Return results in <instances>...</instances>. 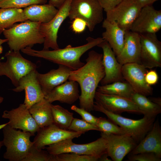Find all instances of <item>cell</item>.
Instances as JSON below:
<instances>
[{"instance_id": "44", "label": "cell", "mask_w": 161, "mask_h": 161, "mask_svg": "<svg viewBox=\"0 0 161 161\" xmlns=\"http://www.w3.org/2000/svg\"><path fill=\"white\" fill-rule=\"evenodd\" d=\"M108 156L107 154L106 153L102 155L99 158V161H111V159L108 158Z\"/></svg>"}, {"instance_id": "28", "label": "cell", "mask_w": 161, "mask_h": 161, "mask_svg": "<svg viewBox=\"0 0 161 161\" xmlns=\"http://www.w3.org/2000/svg\"><path fill=\"white\" fill-rule=\"evenodd\" d=\"M96 91L104 94L120 96L130 99L132 95L135 92L131 85L124 80L98 86Z\"/></svg>"}, {"instance_id": "1", "label": "cell", "mask_w": 161, "mask_h": 161, "mask_svg": "<svg viewBox=\"0 0 161 161\" xmlns=\"http://www.w3.org/2000/svg\"><path fill=\"white\" fill-rule=\"evenodd\" d=\"M102 57V54L90 51L86 64L77 70L71 71L68 80L76 82L80 86V107L89 112L94 110L95 93L105 75Z\"/></svg>"}, {"instance_id": "29", "label": "cell", "mask_w": 161, "mask_h": 161, "mask_svg": "<svg viewBox=\"0 0 161 161\" xmlns=\"http://www.w3.org/2000/svg\"><path fill=\"white\" fill-rule=\"evenodd\" d=\"M131 99L142 112L144 116L156 117L161 113V106L154 103L145 95L134 92Z\"/></svg>"}, {"instance_id": "24", "label": "cell", "mask_w": 161, "mask_h": 161, "mask_svg": "<svg viewBox=\"0 0 161 161\" xmlns=\"http://www.w3.org/2000/svg\"><path fill=\"white\" fill-rule=\"evenodd\" d=\"M102 27L105 31L102 33V38L111 47L116 57L120 53L123 47L125 31L114 22L105 19L103 21Z\"/></svg>"}, {"instance_id": "42", "label": "cell", "mask_w": 161, "mask_h": 161, "mask_svg": "<svg viewBox=\"0 0 161 161\" xmlns=\"http://www.w3.org/2000/svg\"><path fill=\"white\" fill-rule=\"evenodd\" d=\"M66 1V0H49L48 4L58 9Z\"/></svg>"}, {"instance_id": "17", "label": "cell", "mask_w": 161, "mask_h": 161, "mask_svg": "<svg viewBox=\"0 0 161 161\" xmlns=\"http://www.w3.org/2000/svg\"><path fill=\"white\" fill-rule=\"evenodd\" d=\"M95 99L105 109L115 114H119L127 112L143 114L136 104L129 98L96 91Z\"/></svg>"}, {"instance_id": "41", "label": "cell", "mask_w": 161, "mask_h": 161, "mask_svg": "<svg viewBox=\"0 0 161 161\" xmlns=\"http://www.w3.org/2000/svg\"><path fill=\"white\" fill-rule=\"evenodd\" d=\"M138 4L142 7L152 5L155 1L159 0H135Z\"/></svg>"}, {"instance_id": "35", "label": "cell", "mask_w": 161, "mask_h": 161, "mask_svg": "<svg viewBox=\"0 0 161 161\" xmlns=\"http://www.w3.org/2000/svg\"><path fill=\"white\" fill-rule=\"evenodd\" d=\"M68 130L84 133L90 130L99 131V129L97 126L89 123L83 119L74 118L72 120Z\"/></svg>"}, {"instance_id": "5", "label": "cell", "mask_w": 161, "mask_h": 161, "mask_svg": "<svg viewBox=\"0 0 161 161\" xmlns=\"http://www.w3.org/2000/svg\"><path fill=\"white\" fill-rule=\"evenodd\" d=\"M93 109L105 114L109 119L125 131L137 144L151 130L156 117L144 116L143 118L137 120L126 118L108 111L96 101L94 102Z\"/></svg>"}, {"instance_id": "43", "label": "cell", "mask_w": 161, "mask_h": 161, "mask_svg": "<svg viewBox=\"0 0 161 161\" xmlns=\"http://www.w3.org/2000/svg\"><path fill=\"white\" fill-rule=\"evenodd\" d=\"M154 103L161 106V99L160 97H151L149 98Z\"/></svg>"}, {"instance_id": "13", "label": "cell", "mask_w": 161, "mask_h": 161, "mask_svg": "<svg viewBox=\"0 0 161 161\" xmlns=\"http://www.w3.org/2000/svg\"><path fill=\"white\" fill-rule=\"evenodd\" d=\"M147 68L137 63H131L122 65V73L124 80L131 86L135 92L146 96L151 95L153 89L145 80Z\"/></svg>"}, {"instance_id": "47", "label": "cell", "mask_w": 161, "mask_h": 161, "mask_svg": "<svg viewBox=\"0 0 161 161\" xmlns=\"http://www.w3.org/2000/svg\"><path fill=\"white\" fill-rule=\"evenodd\" d=\"M3 145V143L2 141H0V150L1 147Z\"/></svg>"}, {"instance_id": "30", "label": "cell", "mask_w": 161, "mask_h": 161, "mask_svg": "<svg viewBox=\"0 0 161 161\" xmlns=\"http://www.w3.org/2000/svg\"><path fill=\"white\" fill-rule=\"evenodd\" d=\"M53 123L60 128L68 130L74 118L73 113L59 105L51 104Z\"/></svg>"}, {"instance_id": "45", "label": "cell", "mask_w": 161, "mask_h": 161, "mask_svg": "<svg viewBox=\"0 0 161 161\" xmlns=\"http://www.w3.org/2000/svg\"><path fill=\"white\" fill-rule=\"evenodd\" d=\"M7 40L5 38V39H2L0 38V54H1L3 51V47L2 45L3 43L7 42ZM1 62L0 61V63Z\"/></svg>"}, {"instance_id": "40", "label": "cell", "mask_w": 161, "mask_h": 161, "mask_svg": "<svg viewBox=\"0 0 161 161\" xmlns=\"http://www.w3.org/2000/svg\"><path fill=\"white\" fill-rule=\"evenodd\" d=\"M145 80L147 83L151 86L156 84L158 81L159 77L155 70L148 71L145 75Z\"/></svg>"}, {"instance_id": "22", "label": "cell", "mask_w": 161, "mask_h": 161, "mask_svg": "<svg viewBox=\"0 0 161 161\" xmlns=\"http://www.w3.org/2000/svg\"><path fill=\"white\" fill-rule=\"evenodd\" d=\"M78 84L68 80L56 87L44 96V98L51 103L56 101L69 104L75 102L79 96Z\"/></svg>"}, {"instance_id": "8", "label": "cell", "mask_w": 161, "mask_h": 161, "mask_svg": "<svg viewBox=\"0 0 161 161\" xmlns=\"http://www.w3.org/2000/svg\"><path fill=\"white\" fill-rule=\"evenodd\" d=\"M103 10L98 0H72L68 17L71 21L76 18L82 19L92 32L103 21Z\"/></svg>"}, {"instance_id": "12", "label": "cell", "mask_w": 161, "mask_h": 161, "mask_svg": "<svg viewBox=\"0 0 161 161\" xmlns=\"http://www.w3.org/2000/svg\"><path fill=\"white\" fill-rule=\"evenodd\" d=\"M37 132L33 142L34 147L39 150L45 148L47 145L67 139L77 138L84 133L63 129L54 123L40 128Z\"/></svg>"}, {"instance_id": "18", "label": "cell", "mask_w": 161, "mask_h": 161, "mask_svg": "<svg viewBox=\"0 0 161 161\" xmlns=\"http://www.w3.org/2000/svg\"><path fill=\"white\" fill-rule=\"evenodd\" d=\"M97 46L101 48L103 51L102 63L105 75L100 82L101 85L124 81L121 71L122 65L117 61L108 43L104 40Z\"/></svg>"}, {"instance_id": "31", "label": "cell", "mask_w": 161, "mask_h": 161, "mask_svg": "<svg viewBox=\"0 0 161 161\" xmlns=\"http://www.w3.org/2000/svg\"><path fill=\"white\" fill-rule=\"evenodd\" d=\"M97 126L99 131L107 134H128L123 129L114 123L104 117H98Z\"/></svg>"}, {"instance_id": "9", "label": "cell", "mask_w": 161, "mask_h": 161, "mask_svg": "<svg viewBox=\"0 0 161 161\" xmlns=\"http://www.w3.org/2000/svg\"><path fill=\"white\" fill-rule=\"evenodd\" d=\"M142 8L135 0H122L113 9L106 12L105 19L114 22L124 31H129Z\"/></svg>"}, {"instance_id": "6", "label": "cell", "mask_w": 161, "mask_h": 161, "mask_svg": "<svg viewBox=\"0 0 161 161\" xmlns=\"http://www.w3.org/2000/svg\"><path fill=\"white\" fill-rule=\"evenodd\" d=\"M71 138L62 140L45 147L51 154L56 155L62 153H73L97 157L99 158L106 153V140L101 136L96 140L84 144H77Z\"/></svg>"}, {"instance_id": "34", "label": "cell", "mask_w": 161, "mask_h": 161, "mask_svg": "<svg viewBox=\"0 0 161 161\" xmlns=\"http://www.w3.org/2000/svg\"><path fill=\"white\" fill-rule=\"evenodd\" d=\"M23 161H54V155L47 150H38L33 145Z\"/></svg>"}, {"instance_id": "27", "label": "cell", "mask_w": 161, "mask_h": 161, "mask_svg": "<svg viewBox=\"0 0 161 161\" xmlns=\"http://www.w3.org/2000/svg\"><path fill=\"white\" fill-rule=\"evenodd\" d=\"M27 20L21 8H7L0 9V34L16 23Z\"/></svg>"}, {"instance_id": "16", "label": "cell", "mask_w": 161, "mask_h": 161, "mask_svg": "<svg viewBox=\"0 0 161 161\" xmlns=\"http://www.w3.org/2000/svg\"><path fill=\"white\" fill-rule=\"evenodd\" d=\"M2 117L9 120L6 124L11 127L29 132L33 136L40 128L24 103L10 111H4Z\"/></svg>"}, {"instance_id": "2", "label": "cell", "mask_w": 161, "mask_h": 161, "mask_svg": "<svg viewBox=\"0 0 161 161\" xmlns=\"http://www.w3.org/2000/svg\"><path fill=\"white\" fill-rule=\"evenodd\" d=\"M104 40L102 37L96 38L89 37L86 39L87 43L81 46L72 47L67 45L63 49L52 50H38L27 47L21 50L22 52L28 55L40 58L58 65L68 67L72 70H77L85 63L80 60L81 56L86 52L97 46Z\"/></svg>"}, {"instance_id": "19", "label": "cell", "mask_w": 161, "mask_h": 161, "mask_svg": "<svg viewBox=\"0 0 161 161\" xmlns=\"http://www.w3.org/2000/svg\"><path fill=\"white\" fill-rule=\"evenodd\" d=\"M37 72L36 70H32L23 77L19 80L18 86L12 89L16 92L24 91V103L28 109L44 97L37 78Z\"/></svg>"}, {"instance_id": "10", "label": "cell", "mask_w": 161, "mask_h": 161, "mask_svg": "<svg viewBox=\"0 0 161 161\" xmlns=\"http://www.w3.org/2000/svg\"><path fill=\"white\" fill-rule=\"evenodd\" d=\"M72 0H66L58 9L55 16L49 22L41 23L40 31L44 38L43 50L59 48L57 43L58 33L64 21L68 17Z\"/></svg>"}, {"instance_id": "7", "label": "cell", "mask_w": 161, "mask_h": 161, "mask_svg": "<svg viewBox=\"0 0 161 161\" xmlns=\"http://www.w3.org/2000/svg\"><path fill=\"white\" fill-rule=\"evenodd\" d=\"M6 61L0 63V76L9 78L16 87L20 79L31 71L36 70V64L22 56L20 51L9 50L5 54Z\"/></svg>"}, {"instance_id": "39", "label": "cell", "mask_w": 161, "mask_h": 161, "mask_svg": "<svg viewBox=\"0 0 161 161\" xmlns=\"http://www.w3.org/2000/svg\"><path fill=\"white\" fill-rule=\"evenodd\" d=\"M122 0H98L103 10L108 12L117 5Z\"/></svg>"}, {"instance_id": "36", "label": "cell", "mask_w": 161, "mask_h": 161, "mask_svg": "<svg viewBox=\"0 0 161 161\" xmlns=\"http://www.w3.org/2000/svg\"><path fill=\"white\" fill-rule=\"evenodd\" d=\"M129 161H161V158L154 153L144 152L135 154H129Z\"/></svg>"}, {"instance_id": "11", "label": "cell", "mask_w": 161, "mask_h": 161, "mask_svg": "<svg viewBox=\"0 0 161 161\" xmlns=\"http://www.w3.org/2000/svg\"><path fill=\"white\" fill-rule=\"evenodd\" d=\"M140 64L146 68L161 67V42L156 33L140 34Z\"/></svg>"}, {"instance_id": "46", "label": "cell", "mask_w": 161, "mask_h": 161, "mask_svg": "<svg viewBox=\"0 0 161 161\" xmlns=\"http://www.w3.org/2000/svg\"><path fill=\"white\" fill-rule=\"evenodd\" d=\"M4 99V98L3 97H0V104L3 102Z\"/></svg>"}, {"instance_id": "48", "label": "cell", "mask_w": 161, "mask_h": 161, "mask_svg": "<svg viewBox=\"0 0 161 161\" xmlns=\"http://www.w3.org/2000/svg\"><path fill=\"white\" fill-rule=\"evenodd\" d=\"M3 0H0V2L1 1H3Z\"/></svg>"}, {"instance_id": "26", "label": "cell", "mask_w": 161, "mask_h": 161, "mask_svg": "<svg viewBox=\"0 0 161 161\" xmlns=\"http://www.w3.org/2000/svg\"><path fill=\"white\" fill-rule=\"evenodd\" d=\"M51 104L44 98L29 109L30 114L40 128L53 123Z\"/></svg>"}, {"instance_id": "4", "label": "cell", "mask_w": 161, "mask_h": 161, "mask_svg": "<svg viewBox=\"0 0 161 161\" xmlns=\"http://www.w3.org/2000/svg\"><path fill=\"white\" fill-rule=\"evenodd\" d=\"M2 129L3 145L6 148L4 158L9 161H23L33 145L29 132L17 130L6 123Z\"/></svg>"}, {"instance_id": "32", "label": "cell", "mask_w": 161, "mask_h": 161, "mask_svg": "<svg viewBox=\"0 0 161 161\" xmlns=\"http://www.w3.org/2000/svg\"><path fill=\"white\" fill-rule=\"evenodd\" d=\"M47 0H4L0 2V9L7 8H21L35 4H45Z\"/></svg>"}, {"instance_id": "20", "label": "cell", "mask_w": 161, "mask_h": 161, "mask_svg": "<svg viewBox=\"0 0 161 161\" xmlns=\"http://www.w3.org/2000/svg\"><path fill=\"white\" fill-rule=\"evenodd\" d=\"M140 40L139 34L131 30L125 32L123 49L116 57L122 65L131 63L140 64Z\"/></svg>"}, {"instance_id": "25", "label": "cell", "mask_w": 161, "mask_h": 161, "mask_svg": "<svg viewBox=\"0 0 161 161\" xmlns=\"http://www.w3.org/2000/svg\"><path fill=\"white\" fill-rule=\"evenodd\" d=\"M23 11L27 20L42 23L50 21L56 14L58 9L45 4L31 5L24 8Z\"/></svg>"}, {"instance_id": "37", "label": "cell", "mask_w": 161, "mask_h": 161, "mask_svg": "<svg viewBox=\"0 0 161 161\" xmlns=\"http://www.w3.org/2000/svg\"><path fill=\"white\" fill-rule=\"evenodd\" d=\"M71 109L79 114L84 120L96 126L98 117L93 116L90 112L82 108L78 107L75 105L72 106Z\"/></svg>"}, {"instance_id": "23", "label": "cell", "mask_w": 161, "mask_h": 161, "mask_svg": "<svg viewBox=\"0 0 161 161\" xmlns=\"http://www.w3.org/2000/svg\"><path fill=\"white\" fill-rule=\"evenodd\" d=\"M71 71L67 67L59 65L58 69H52L45 74L37 71V78L44 96L55 87L67 81Z\"/></svg>"}, {"instance_id": "15", "label": "cell", "mask_w": 161, "mask_h": 161, "mask_svg": "<svg viewBox=\"0 0 161 161\" xmlns=\"http://www.w3.org/2000/svg\"><path fill=\"white\" fill-rule=\"evenodd\" d=\"M161 28V10L152 5L142 7L130 30L139 34L156 33Z\"/></svg>"}, {"instance_id": "3", "label": "cell", "mask_w": 161, "mask_h": 161, "mask_svg": "<svg viewBox=\"0 0 161 161\" xmlns=\"http://www.w3.org/2000/svg\"><path fill=\"white\" fill-rule=\"evenodd\" d=\"M41 23L29 20L15 24L3 32L10 49L20 51L35 44H43L44 38L40 31Z\"/></svg>"}, {"instance_id": "38", "label": "cell", "mask_w": 161, "mask_h": 161, "mask_svg": "<svg viewBox=\"0 0 161 161\" xmlns=\"http://www.w3.org/2000/svg\"><path fill=\"white\" fill-rule=\"evenodd\" d=\"M71 28L74 32L76 33H80L83 32L87 27L86 22L83 19L76 18L72 21Z\"/></svg>"}, {"instance_id": "14", "label": "cell", "mask_w": 161, "mask_h": 161, "mask_svg": "<svg viewBox=\"0 0 161 161\" xmlns=\"http://www.w3.org/2000/svg\"><path fill=\"white\" fill-rule=\"evenodd\" d=\"M107 141L106 153L112 161H121L137 144L129 134H114L101 132Z\"/></svg>"}, {"instance_id": "21", "label": "cell", "mask_w": 161, "mask_h": 161, "mask_svg": "<svg viewBox=\"0 0 161 161\" xmlns=\"http://www.w3.org/2000/svg\"><path fill=\"white\" fill-rule=\"evenodd\" d=\"M129 154L151 152L161 158V128L157 119L151 130Z\"/></svg>"}, {"instance_id": "33", "label": "cell", "mask_w": 161, "mask_h": 161, "mask_svg": "<svg viewBox=\"0 0 161 161\" xmlns=\"http://www.w3.org/2000/svg\"><path fill=\"white\" fill-rule=\"evenodd\" d=\"M99 157L73 153H62L54 155V161H97Z\"/></svg>"}]
</instances>
